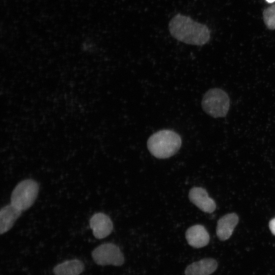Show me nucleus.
<instances>
[{
    "mask_svg": "<svg viewBox=\"0 0 275 275\" xmlns=\"http://www.w3.org/2000/svg\"><path fill=\"white\" fill-rule=\"evenodd\" d=\"M168 27L173 37L186 44L203 45L210 39V31L206 25L181 14L170 20Z\"/></svg>",
    "mask_w": 275,
    "mask_h": 275,
    "instance_id": "1",
    "label": "nucleus"
},
{
    "mask_svg": "<svg viewBox=\"0 0 275 275\" xmlns=\"http://www.w3.org/2000/svg\"><path fill=\"white\" fill-rule=\"evenodd\" d=\"M180 136L170 129L159 130L148 139L147 145L150 153L158 158H169L176 154L181 147Z\"/></svg>",
    "mask_w": 275,
    "mask_h": 275,
    "instance_id": "2",
    "label": "nucleus"
},
{
    "mask_svg": "<svg viewBox=\"0 0 275 275\" xmlns=\"http://www.w3.org/2000/svg\"><path fill=\"white\" fill-rule=\"evenodd\" d=\"M203 111L208 115L215 118L225 117L230 107V98L223 90L212 88L204 94L202 102Z\"/></svg>",
    "mask_w": 275,
    "mask_h": 275,
    "instance_id": "3",
    "label": "nucleus"
},
{
    "mask_svg": "<svg viewBox=\"0 0 275 275\" xmlns=\"http://www.w3.org/2000/svg\"><path fill=\"white\" fill-rule=\"evenodd\" d=\"M38 183L32 179L21 181L13 190L11 204L20 210L24 211L34 203L39 192Z\"/></svg>",
    "mask_w": 275,
    "mask_h": 275,
    "instance_id": "4",
    "label": "nucleus"
},
{
    "mask_svg": "<svg viewBox=\"0 0 275 275\" xmlns=\"http://www.w3.org/2000/svg\"><path fill=\"white\" fill-rule=\"evenodd\" d=\"M92 257L94 261L100 265L121 266L124 262L120 248L113 243H105L98 246L92 251Z\"/></svg>",
    "mask_w": 275,
    "mask_h": 275,
    "instance_id": "5",
    "label": "nucleus"
},
{
    "mask_svg": "<svg viewBox=\"0 0 275 275\" xmlns=\"http://www.w3.org/2000/svg\"><path fill=\"white\" fill-rule=\"evenodd\" d=\"M90 226L95 238L102 239L113 231V224L109 217L103 213H96L90 220Z\"/></svg>",
    "mask_w": 275,
    "mask_h": 275,
    "instance_id": "6",
    "label": "nucleus"
},
{
    "mask_svg": "<svg viewBox=\"0 0 275 275\" xmlns=\"http://www.w3.org/2000/svg\"><path fill=\"white\" fill-rule=\"evenodd\" d=\"M190 201L202 211L211 213L215 210L216 204L214 201L210 198L206 190L200 187H194L189 191Z\"/></svg>",
    "mask_w": 275,
    "mask_h": 275,
    "instance_id": "7",
    "label": "nucleus"
},
{
    "mask_svg": "<svg viewBox=\"0 0 275 275\" xmlns=\"http://www.w3.org/2000/svg\"><path fill=\"white\" fill-rule=\"evenodd\" d=\"M185 238L188 243L195 248L206 246L210 239L207 231L201 225H196L189 227L186 231Z\"/></svg>",
    "mask_w": 275,
    "mask_h": 275,
    "instance_id": "8",
    "label": "nucleus"
},
{
    "mask_svg": "<svg viewBox=\"0 0 275 275\" xmlns=\"http://www.w3.org/2000/svg\"><path fill=\"white\" fill-rule=\"evenodd\" d=\"M22 211L12 204L7 205L0 211V233H5L13 226Z\"/></svg>",
    "mask_w": 275,
    "mask_h": 275,
    "instance_id": "9",
    "label": "nucleus"
},
{
    "mask_svg": "<svg viewBox=\"0 0 275 275\" xmlns=\"http://www.w3.org/2000/svg\"><path fill=\"white\" fill-rule=\"evenodd\" d=\"M238 222V216L234 213L227 214L217 222L216 234L221 240H226L231 236Z\"/></svg>",
    "mask_w": 275,
    "mask_h": 275,
    "instance_id": "10",
    "label": "nucleus"
},
{
    "mask_svg": "<svg viewBox=\"0 0 275 275\" xmlns=\"http://www.w3.org/2000/svg\"><path fill=\"white\" fill-rule=\"evenodd\" d=\"M217 267L216 261L212 258H205L189 265L185 270V275H210Z\"/></svg>",
    "mask_w": 275,
    "mask_h": 275,
    "instance_id": "11",
    "label": "nucleus"
},
{
    "mask_svg": "<svg viewBox=\"0 0 275 275\" xmlns=\"http://www.w3.org/2000/svg\"><path fill=\"white\" fill-rule=\"evenodd\" d=\"M83 262L78 259L66 260L57 265L53 269L55 275H79L84 270Z\"/></svg>",
    "mask_w": 275,
    "mask_h": 275,
    "instance_id": "12",
    "label": "nucleus"
},
{
    "mask_svg": "<svg viewBox=\"0 0 275 275\" xmlns=\"http://www.w3.org/2000/svg\"><path fill=\"white\" fill-rule=\"evenodd\" d=\"M265 24L269 30H275V4L265 9L263 12Z\"/></svg>",
    "mask_w": 275,
    "mask_h": 275,
    "instance_id": "13",
    "label": "nucleus"
},
{
    "mask_svg": "<svg viewBox=\"0 0 275 275\" xmlns=\"http://www.w3.org/2000/svg\"><path fill=\"white\" fill-rule=\"evenodd\" d=\"M269 227L271 233L275 235V217L269 222Z\"/></svg>",
    "mask_w": 275,
    "mask_h": 275,
    "instance_id": "14",
    "label": "nucleus"
},
{
    "mask_svg": "<svg viewBox=\"0 0 275 275\" xmlns=\"http://www.w3.org/2000/svg\"><path fill=\"white\" fill-rule=\"evenodd\" d=\"M266 1L267 2L270 3H273V2H275V0H266Z\"/></svg>",
    "mask_w": 275,
    "mask_h": 275,
    "instance_id": "15",
    "label": "nucleus"
}]
</instances>
